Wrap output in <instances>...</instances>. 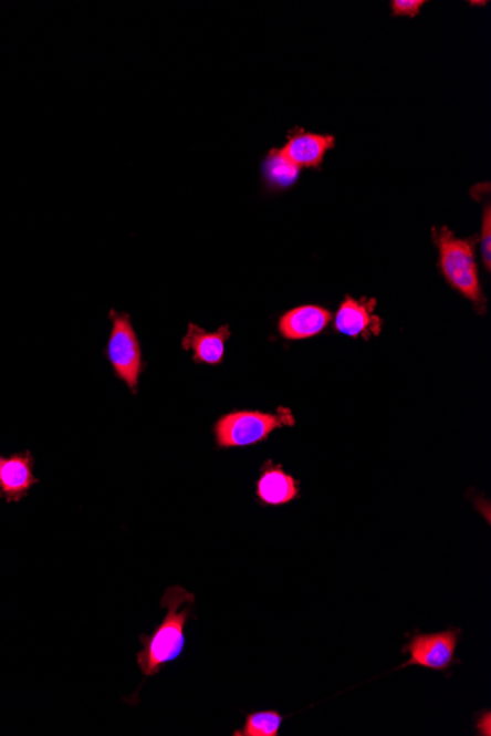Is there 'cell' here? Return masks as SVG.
Segmentation results:
<instances>
[{
    "label": "cell",
    "instance_id": "obj_4",
    "mask_svg": "<svg viewBox=\"0 0 491 736\" xmlns=\"http://www.w3.org/2000/svg\"><path fill=\"white\" fill-rule=\"evenodd\" d=\"M111 332L105 356L113 366L114 375L123 381L133 394H137L138 381L145 372L143 352L132 317L125 312L109 311Z\"/></svg>",
    "mask_w": 491,
    "mask_h": 736
},
{
    "label": "cell",
    "instance_id": "obj_10",
    "mask_svg": "<svg viewBox=\"0 0 491 736\" xmlns=\"http://www.w3.org/2000/svg\"><path fill=\"white\" fill-rule=\"evenodd\" d=\"M336 138L323 134L294 132L290 134L288 143L283 146L285 158L299 168H320L321 164L332 151Z\"/></svg>",
    "mask_w": 491,
    "mask_h": 736
},
{
    "label": "cell",
    "instance_id": "obj_13",
    "mask_svg": "<svg viewBox=\"0 0 491 736\" xmlns=\"http://www.w3.org/2000/svg\"><path fill=\"white\" fill-rule=\"evenodd\" d=\"M284 716L275 711L252 712L245 715L242 729L234 730V736H279Z\"/></svg>",
    "mask_w": 491,
    "mask_h": 736
},
{
    "label": "cell",
    "instance_id": "obj_2",
    "mask_svg": "<svg viewBox=\"0 0 491 736\" xmlns=\"http://www.w3.org/2000/svg\"><path fill=\"white\" fill-rule=\"evenodd\" d=\"M432 239L439 249V267L445 280L463 298L471 300L479 311L484 312L485 298L477 269L474 241L458 239L448 227L441 230L435 228Z\"/></svg>",
    "mask_w": 491,
    "mask_h": 736
},
{
    "label": "cell",
    "instance_id": "obj_1",
    "mask_svg": "<svg viewBox=\"0 0 491 736\" xmlns=\"http://www.w3.org/2000/svg\"><path fill=\"white\" fill-rule=\"evenodd\" d=\"M196 597L180 585L169 587L160 605L167 610L164 621L154 634L140 635L142 652L136 655L137 666L145 677L158 675L164 666L185 652V628L194 618Z\"/></svg>",
    "mask_w": 491,
    "mask_h": 736
},
{
    "label": "cell",
    "instance_id": "obj_6",
    "mask_svg": "<svg viewBox=\"0 0 491 736\" xmlns=\"http://www.w3.org/2000/svg\"><path fill=\"white\" fill-rule=\"evenodd\" d=\"M39 483V478L34 475V457L30 450L3 457L0 462V498L2 500L20 502Z\"/></svg>",
    "mask_w": 491,
    "mask_h": 736
},
{
    "label": "cell",
    "instance_id": "obj_12",
    "mask_svg": "<svg viewBox=\"0 0 491 736\" xmlns=\"http://www.w3.org/2000/svg\"><path fill=\"white\" fill-rule=\"evenodd\" d=\"M301 168L285 158L281 149L268 152L262 163L263 183L270 191H281L297 182Z\"/></svg>",
    "mask_w": 491,
    "mask_h": 736
},
{
    "label": "cell",
    "instance_id": "obj_5",
    "mask_svg": "<svg viewBox=\"0 0 491 736\" xmlns=\"http://www.w3.org/2000/svg\"><path fill=\"white\" fill-rule=\"evenodd\" d=\"M461 630H448L435 632V634H417L404 645L401 653L409 654V660L401 664V668L408 666H421L431 671L446 672L450 666L459 663L455 657Z\"/></svg>",
    "mask_w": 491,
    "mask_h": 736
},
{
    "label": "cell",
    "instance_id": "obj_9",
    "mask_svg": "<svg viewBox=\"0 0 491 736\" xmlns=\"http://www.w3.org/2000/svg\"><path fill=\"white\" fill-rule=\"evenodd\" d=\"M230 336L229 325H222L216 332H208L190 322L181 345L182 349L194 352V362L198 365L217 366L224 361L226 344Z\"/></svg>",
    "mask_w": 491,
    "mask_h": 736
},
{
    "label": "cell",
    "instance_id": "obj_7",
    "mask_svg": "<svg viewBox=\"0 0 491 736\" xmlns=\"http://www.w3.org/2000/svg\"><path fill=\"white\" fill-rule=\"evenodd\" d=\"M375 299H352L346 298L341 304L334 318V328L341 334L349 336L363 335L369 339L370 335H378L382 332L383 320L375 315Z\"/></svg>",
    "mask_w": 491,
    "mask_h": 736
},
{
    "label": "cell",
    "instance_id": "obj_11",
    "mask_svg": "<svg viewBox=\"0 0 491 736\" xmlns=\"http://www.w3.org/2000/svg\"><path fill=\"white\" fill-rule=\"evenodd\" d=\"M332 315L320 307H301L284 313L279 321L280 334L288 340H305L318 335L330 324Z\"/></svg>",
    "mask_w": 491,
    "mask_h": 736
},
{
    "label": "cell",
    "instance_id": "obj_14",
    "mask_svg": "<svg viewBox=\"0 0 491 736\" xmlns=\"http://www.w3.org/2000/svg\"><path fill=\"white\" fill-rule=\"evenodd\" d=\"M481 256H483V263L485 271L490 272L491 268V208L490 201H485L483 224H481Z\"/></svg>",
    "mask_w": 491,
    "mask_h": 736
},
{
    "label": "cell",
    "instance_id": "obj_3",
    "mask_svg": "<svg viewBox=\"0 0 491 736\" xmlns=\"http://www.w3.org/2000/svg\"><path fill=\"white\" fill-rule=\"evenodd\" d=\"M296 425L292 410L279 407L275 413L234 411L222 415L212 426L218 448H242L267 442L276 429Z\"/></svg>",
    "mask_w": 491,
    "mask_h": 736
},
{
    "label": "cell",
    "instance_id": "obj_16",
    "mask_svg": "<svg viewBox=\"0 0 491 736\" xmlns=\"http://www.w3.org/2000/svg\"><path fill=\"white\" fill-rule=\"evenodd\" d=\"M2 459H3V457H2V456H0V462H2Z\"/></svg>",
    "mask_w": 491,
    "mask_h": 736
},
{
    "label": "cell",
    "instance_id": "obj_8",
    "mask_svg": "<svg viewBox=\"0 0 491 736\" xmlns=\"http://www.w3.org/2000/svg\"><path fill=\"white\" fill-rule=\"evenodd\" d=\"M301 484L283 466L267 460L257 481V500L263 507H279L296 500Z\"/></svg>",
    "mask_w": 491,
    "mask_h": 736
},
{
    "label": "cell",
    "instance_id": "obj_15",
    "mask_svg": "<svg viewBox=\"0 0 491 736\" xmlns=\"http://www.w3.org/2000/svg\"><path fill=\"white\" fill-rule=\"evenodd\" d=\"M426 4L424 0H393L391 13L395 17H417L421 8Z\"/></svg>",
    "mask_w": 491,
    "mask_h": 736
}]
</instances>
